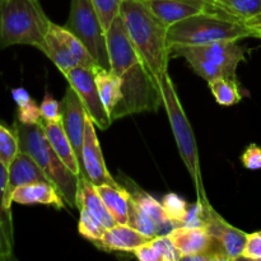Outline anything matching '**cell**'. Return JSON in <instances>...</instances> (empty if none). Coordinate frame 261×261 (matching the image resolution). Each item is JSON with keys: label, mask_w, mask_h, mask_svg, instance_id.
I'll use <instances>...</instances> for the list:
<instances>
[{"label": "cell", "mask_w": 261, "mask_h": 261, "mask_svg": "<svg viewBox=\"0 0 261 261\" xmlns=\"http://www.w3.org/2000/svg\"><path fill=\"white\" fill-rule=\"evenodd\" d=\"M110 68L121 81L124 93L121 116L157 112L163 106L157 82L133 46L121 14L106 32Z\"/></svg>", "instance_id": "obj_1"}, {"label": "cell", "mask_w": 261, "mask_h": 261, "mask_svg": "<svg viewBox=\"0 0 261 261\" xmlns=\"http://www.w3.org/2000/svg\"><path fill=\"white\" fill-rule=\"evenodd\" d=\"M120 14L133 46L158 84L161 76L168 73L171 59L167 41L168 25L143 0H124Z\"/></svg>", "instance_id": "obj_2"}, {"label": "cell", "mask_w": 261, "mask_h": 261, "mask_svg": "<svg viewBox=\"0 0 261 261\" xmlns=\"http://www.w3.org/2000/svg\"><path fill=\"white\" fill-rule=\"evenodd\" d=\"M13 129L19 139L20 150L28 153L56 186L64 201L70 208H76L79 176L71 172L60 160L46 138L41 121L38 124H23L15 119Z\"/></svg>", "instance_id": "obj_3"}, {"label": "cell", "mask_w": 261, "mask_h": 261, "mask_svg": "<svg viewBox=\"0 0 261 261\" xmlns=\"http://www.w3.org/2000/svg\"><path fill=\"white\" fill-rule=\"evenodd\" d=\"M251 37L244 22L217 12L191 15L168 27L170 50L188 46H203L219 41H239Z\"/></svg>", "instance_id": "obj_4"}, {"label": "cell", "mask_w": 261, "mask_h": 261, "mask_svg": "<svg viewBox=\"0 0 261 261\" xmlns=\"http://www.w3.org/2000/svg\"><path fill=\"white\" fill-rule=\"evenodd\" d=\"M50 22L38 0L0 2V48L28 45L40 50Z\"/></svg>", "instance_id": "obj_5"}, {"label": "cell", "mask_w": 261, "mask_h": 261, "mask_svg": "<svg viewBox=\"0 0 261 261\" xmlns=\"http://www.w3.org/2000/svg\"><path fill=\"white\" fill-rule=\"evenodd\" d=\"M158 87H160L161 96H162L163 107L167 112L168 120H170L171 127H172V133L175 135L178 152H180L181 158H182L184 163H185L186 168H188L189 173H190L191 178L195 184L198 201L203 205L211 204L208 201V198H206L205 189H204L195 135H194L190 121H189L188 116H186L185 111L181 106L175 84H173L168 73L163 74L161 76L160 81H158Z\"/></svg>", "instance_id": "obj_6"}, {"label": "cell", "mask_w": 261, "mask_h": 261, "mask_svg": "<svg viewBox=\"0 0 261 261\" xmlns=\"http://www.w3.org/2000/svg\"><path fill=\"white\" fill-rule=\"evenodd\" d=\"M182 56L193 70L211 82L217 78L236 81L237 66L246 58V51L237 41H219L203 46H188L171 50V58Z\"/></svg>", "instance_id": "obj_7"}, {"label": "cell", "mask_w": 261, "mask_h": 261, "mask_svg": "<svg viewBox=\"0 0 261 261\" xmlns=\"http://www.w3.org/2000/svg\"><path fill=\"white\" fill-rule=\"evenodd\" d=\"M65 27L84 43L99 66L111 69L106 31L92 0H70V13Z\"/></svg>", "instance_id": "obj_8"}, {"label": "cell", "mask_w": 261, "mask_h": 261, "mask_svg": "<svg viewBox=\"0 0 261 261\" xmlns=\"http://www.w3.org/2000/svg\"><path fill=\"white\" fill-rule=\"evenodd\" d=\"M40 51L55 64L63 75L78 66L94 68L98 65L84 43L74 33L65 25L55 24L54 22H50Z\"/></svg>", "instance_id": "obj_9"}, {"label": "cell", "mask_w": 261, "mask_h": 261, "mask_svg": "<svg viewBox=\"0 0 261 261\" xmlns=\"http://www.w3.org/2000/svg\"><path fill=\"white\" fill-rule=\"evenodd\" d=\"M64 76L69 86L73 87L74 91L78 93L87 115L91 117L94 125L101 130L109 129L112 124V119L99 97L93 68L78 66L64 74Z\"/></svg>", "instance_id": "obj_10"}, {"label": "cell", "mask_w": 261, "mask_h": 261, "mask_svg": "<svg viewBox=\"0 0 261 261\" xmlns=\"http://www.w3.org/2000/svg\"><path fill=\"white\" fill-rule=\"evenodd\" d=\"M204 222L205 228L226 255L227 260L241 259L247 242V233L231 226L213 209L211 204L204 205Z\"/></svg>", "instance_id": "obj_11"}, {"label": "cell", "mask_w": 261, "mask_h": 261, "mask_svg": "<svg viewBox=\"0 0 261 261\" xmlns=\"http://www.w3.org/2000/svg\"><path fill=\"white\" fill-rule=\"evenodd\" d=\"M61 106V124L64 130L70 140L74 148L76 157H78L79 166H81V175L83 173V143H84V132H86V120L87 111L79 98L78 93L74 91L71 86L66 88L65 94L60 102Z\"/></svg>", "instance_id": "obj_12"}, {"label": "cell", "mask_w": 261, "mask_h": 261, "mask_svg": "<svg viewBox=\"0 0 261 261\" xmlns=\"http://www.w3.org/2000/svg\"><path fill=\"white\" fill-rule=\"evenodd\" d=\"M82 161H83V173L81 176L88 178L94 186L119 185L107 170L101 145L96 134V125L89 116H87L86 120Z\"/></svg>", "instance_id": "obj_13"}, {"label": "cell", "mask_w": 261, "mask_h": 261, "mask_svg": "<svg viewBox=\"0 0 261 261\" xmlns=\"http://www.w3.org/2000/svg\"><path fill=\"white\" fill-rule=\"evenodd\" d=\"M143 2L168 27L191 15L211 12L209 0H143Z\"/></svg>", "instance_id": "obj_14"}, {"label": "cell", "mask_w": 261, "mask_h": 261, "mask_svg": "<svg viewBox=\"0 0 261 261\" xmlns=\"http://www.w3.org/2000/svg\"><path fill=\"white\" fill-rule=\"evenodd\" d=\"M32 182H51L42 168L37 165L35 160L28 153L19 150L14 160L8 167V190H7V201L8 205L10 204V194L17 188ZM53 184V182H51Z\"/></svg>", "instance_id": "obj_15"}, {"label": "cell", "mask_w": 261, "mask_h": 261, "mask_svg": "<svg viewBox=\"0 0 261 261\" xmlns=\"http://www.w3.org/2000/svg\"><path fill=\"white\" fill-rule=\"evenodd\" d=\"M97 88L103 106L106 107L110 117L114 120L122 119L121 110L124 103V93L121 89V81L111 69L96 65L93 68Z\"/></svg>", "instance_id": "obj_16"}, {"label": "cell", "mask_w": 261, "mask_h": 261, "mask_svg": "<svg viewBox=\"0 0 261 261\" xmlns=\"http://www.w3.org/2000/svg\"><path fill=\"white\" fill-rule=\"evenodd\" d=\"M9 200L10 204L17 203L22 205L42 204L53 205L58 209H64L65 206L63 196L51 182H32L19 186L10 194Z\"/></svg>", "instance_id": "obj_17"}, {"label": "cell", "mask_w": 261, "mask_h": 261, "mask_svg": "<svg viewBox=\"0 0 261 261\" xmlns=\"http://www.w3.org/2000/svg\"><path fill=\"white\" fill-rule=\"evenodd\" d=\"M150 240H153L152 237L145 236L129 224H115L111 228H107L101 240L94 244L110 251L134 252L138 247Z\"/></svg>", "instance_id": "obj_18"}, {"label": "cell", "mask_w": 261, "mask_h": 261, "mask_svg": "<svg viewBox=\"0 0 261 261\" xmlns=\"http://www.w3.org/2000/svg\"><path fill=\"white\" fill-rule=\"evenodd\" d=\"M76 208L86 209L87 212L96 217L106 228H111L116 223L114 217L107 209L106 204L102 200L101 195L97 191V188L88 178L79 176L78 194H76Z\"/></svg>", "instance_id": "obj_19"}, {"label": "cell", "mask_w": 261, "mask_h": 261, "mask_svg": "<svg viewBox=\"0 0 261 261\" xmlns=\"http://www.w3.org/2000/svg\"><path fill=\"white\" fill-rule=\"evenodd\" d=\"M41 125H42L46 138L50 142L51 147L54 148L56 154L60 157V160L65 163V166L71 172L81 176V166H79L78 157L74 152L73 145H71L70 140H69L65 130H64L61 121L54 122L41 119Z\"/></svg>", "instance_id": "obj_20"}, {"label": "cell", "mask_w": 261, "mask_h": 261, "mask_svg": "<svg viewBox=\"0 0 261 261\" xmlns=\"http://www.w3.org/2000/svg\"><path fill=\"white\" fill-rule=\"evenodd\" d=\"M102 200L117 224H127L130 193L120 185L96 186Z\"/></svg>", "instance_id": "obj_21"}, {"label": "cell", "mask_w": 261, "mask_h": 261, "mask_svg": "<svg viewBox=\"0 0 261 261\" xmlns=\"http://www.w3.org/2000/svg\"><path fill=\"white\" fill-rule=\"evenodd\" d=\"M209 5L211 12L221 13L240 22L261 14V0H209Z\"/></svg>", "instance_id": "obj_22"}, {"label": "cell", "mask_w": 261, "mask_h": 261, "mask_svg": "<svg viewBox=\"0 0 261 261\" xmlns=\"http://www.w3.org/2000/svg\"><path fill=\"white\" fill-rule=\"evenodd\" d=\"M133 200L137 203V205L142 209L144 213H147L155 223L160 226L161 233H162L163 229H167L168 232L171 229L175 228L172 223L168 221V218L166 217L165 211H163L162 203H160L158 200H155L153 196L148 195V194L143 193V191H135V193H130ZM163 234V233H162Z\"/></svg>", "instance_id": "obj_23"}, {"label": "cell", "mask_w": 261, "mask_h": 261, "mask_svg": "<svg viewBox=\"0 0 261 261\" xmlns=\"http://www.w3.org/2000/svg\"><path fill=\"white\" fill-rule=\"evenodd\" d=\"M208 84L212 94L221 106H233L241 101L242 96L240 93L237 81H234V79L221 76V78L208 82Z\"/></svg>", "instance_id": "obj_24"}, {"label": "cell", "mask_w": 261, "mask_h": 261, "mask_svg": "<svg viewBox=\"0 0 261 261\" xmlns=\"http://www.w3.org/2000/svg\"><path fill=\"white\" fill-rule=\"evenodd\" d=\"M127 224L132 226L133 228L138 229L139 232H142L145 236L152 237V239L162 234L161 233L160 226L137 205V203L132 199V195H130L129 200V219H127Z\"/></svg>", "instance_id": "obj_25"}, {"label": "cell", "mask_w": 261, "mask_h": 261, "mask_svg": "<svg viewBox=\"0 0 261 261\" xmlns=\"http://www.w3.org/2000/svg\"><path fill=\"white\" fill-rule=\"evenodd\" d=\"M8 190V168L0 162V221L10 241L14 244V227H13L12 206L7 201Z\"/></svg>", "instance_id": "obj_26"}, {"label": "cell", "mask_w": 261, "mask_h": 261, "mask_svg": "<svg viewBox=\"0 0 261 261\" xmlns=\"http://www.w3.org/2000/svg\"><path fill=\"white\" fill-rule=\"evenodd\" d=\"M19 150V139L17 133L13 127L9 129L0 122V162L8 168Z\"/></svg>", "instance_id": "obj_27"}, {"label": "cell", "mask_w": 261, "mask_h": 261, "mask_svg": "<svg viewBox=\"0 0 261 261\" xmlns=\"http://www.w3.org/2000/svg\"><path fill=\"white\" fill-rule=\"evenodd\" d=\"M162 206L166 217L173 226H182L189 209V205L182 198L172 193L167 194V195L163 196Z\"/></svg>", "instance_id": "obj_28"}, {"label": "cell", "mask_w": 261, "mask_h": 261, "mask_svg": "<svg viewBox=\"0 0 261 261\" xmlns=\"http://www.w3.org/2000/svg\"><path fill=\"white\" fill-rule=\"evenodd\" d=\"M106 229V227L96 217H93L89 212H87L86 209L79 211L78 231L84 239L89 240L92 242H97L98 240H101Z\"/></svg>", "instance_id": "obj_29"}, {"label": "cell", "mask_w": 261, "mask_h": 261, "mask_svg": "<svg viewBox=\"0 0 261 261\" xmlns=\"http://www.w3.org/2000/svg\"><path fill=\"white\" fill-rule=\"evenodd\" d=\"M122 2L124 0H92L94 9H96L99 20H101L103 30L106 32L111 27V24L116 19L117 15L120 14Z\"/></svg>", "instance_id": "obj_30"}, {"label": "cell", "mask_w": 261, "mask_h": 261, "mask_svg": "<svg viewBox=\"0 0 261 261\" xmlns=\"http://www.w3.org/2000/svg\"><path fill=\"white\" fill-rule=\"evenodd\" d=\"M41 117L46 121L59 122L61 121V106L60 102L56 101L53 96L48 93L45 94L42 102L40 105Z\"/></svg>", "instance_id": "obj_31"}, {"label": "cell", "mask_w": 261, "mask_h": 261, "mask_svg": "<svg viewBox=\"0 0 261 261\" xmlns=\"http://www.w3.org/2000/svg\"><path fill=\"white\" fill-rule=\"evenodd\" d=\"M154 244L160 249L161 255H162L163 261H178L181 260V254L178 250L173 246L171 240L168 239L167 234H160V236L153 239Z\"/></svg>", "instance_id": "obj_32"}, {"label": "cell", "mask_w": 261, "mask_h": 261, "mask_svg": "<svg viewBox=\"0 0 261 261\" xmlns=\"http://www.w3.org/2000/svg\"><path fill=\"white\" fill-rule=\"evenodd\" d=\"M41 119H42V117H41L40 106H37V105L33 102V99L28 102V103L18 107L17 120H19L23 124H38V122L41 121Z\"/></svg>", "instance_id": "obj_33"}, {"label": "cell", "mask_w": 261, "mask_h": 261, "mask_svg": "<svg viewBox=\"0 0 261 261\" xmlns=\"http://www.w3.org/2000/svg\"><path fill=\"white\" fill-rule=\"evenodd\" d=\"M241 259L261 260V231L247 234V242Z\"/></svg>", "instance_id": "obj_34"}, {"label": "cell", "mask_w": 261, "mask_h": 261, "mask_svg": "<svg viewBox=\"0 0 261 261\" xmlns=\"http://www.w3.org/2000/svg\"><path fill=\"white\" fill-rule=\"evenodd\" d=\"M241 161L247 170H261V147L256 144H250L242 154Z\"/></svg>", "instance_id": "obj_35"}, {"label": "cell", "mask_w": 261, "mask_h": 261, "mask_svg": "<svg viewBox=\"0 0 261 261\" xmlns=\"http://www.w3.org/2000/svg\"><path fill=\"white\" fill-rule=\"evenodd\" d=\"M133 254L140 261H163L160 249L153 240H150L147 244H143Z\"/></svg>", "instance_id": "obj_36"}, {"label": "cell", "mask_w": 261, "mask_h": 261, "mask_svg": "<svg viewBox=\"0 0 261 261\" xmlns=\"http://www.w3.org/2000/svg\"><path fill=\"white\" fill-rule=\"evenodd\" d=\"M244 24L249 30L251 37L261 38V14H257L255 17L244 20Z\"/></svg>", "instance_id": "obj_37"}, {"label": "cell", "mask_w": 261, "mask_h": 261, "mask_svg": "<svg viewBox=\"0 0 261 261\" xmlns=\"http://www.w3.org/2000/svg\"><path fill=\"white\" fill-rule=\"evenodd\" d=\"M12 97H13V101L15 102V105H17L18 107L23 106V105H25V103H28L30 101H32L30 93H28L24 88L13 89Z\"/></svg>", "instance_id": "obj_38"}, {"label": "cell", "mask_w": 261, "mask_h": 261, "mask_svg": "<svg viewBox=\"0 0 261 261\" xmlns=\"http://www.w3.org/2000/svg\"><path fill=\"white\" fill-rule=\"evenodd\" d=\"M0 2H5V0H0Z\"/></svg>", "instance_id": "obj_39"}]
</instances>
